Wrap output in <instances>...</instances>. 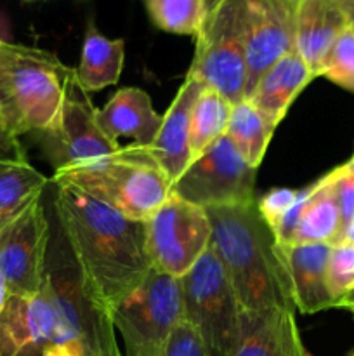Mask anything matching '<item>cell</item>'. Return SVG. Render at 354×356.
<instances>
[{
	"label": "cell",
	"instance_id": "6da1fadb",
	"mask_svg": "<svg viewBox=\"0 0 354 356\" xmlns=\"http://www.w3.org/2000/svg\"><path fill=\"white\" fill-rule=\"evenodd\" d=\"M54 184L56 221L87 291L111 315L151 270L144 221L113 211L71 184Z\"/></svg>",
	"mask_w": 354,
	"mask_h": 356
},
{
	"label": "cell",
	"instance_id": "7a4b0ae2",
	"mask_svg": "<svg viewBox=\"0 0 354 356\" xmlns=\"http://www.w3.org/2000/svg\"><path fill=\"white\" fill-rule=\"evenodd\" d=\"M210 249L221 261L239 306L246 312H295L285 250L271 226L250 204L207 209Z\"/></svg>",
	"mask_w": 354,
	"mask_h": 356
},
{
	"label": "cell",
	"instance_id": "3957f363",
	"mask_svg": "<svg viewBox=\"0 0 354 356\" xmlns=\"http://www.w3.org/2000/svg\"><path fill=\"white\" fill-rule=\"evenodd\" d=\"M75 68L56 54L26 45H0V117L16 136L54 124Z\"/></svg>",
	"mask_w": 354,
	"mask_h": 356
},
{
	"label": "cell",
	"instance_id": "277c9868",
	"mask_svg": "<svg viewBox=\"0 0 354 356\" xmlns=\"http://www.w3.org/2000/svg\"><path fill=\"white\" fill-rule=\"evenodd\" d=\"M52 183L76 186L135 221H146L172 193L169 177L134 145L121 148L111 159L56 170Z\"/></svg>",
	"mask_w": 354,
	"mask_h": 356
},
{
	"label": "cell",
	"instance_id": "5b68a950",
	"mask_svg": "<svg viewBox=\"0 0 354 356\" xmlns=\"http://www.w3.org/2000/svg\"><path fill=\"white\" fill-rule=\"evenodd\" d=\"M49 242L44 289L51 296L58 315L82 356H124L115 337L111 315L92 298L83 284L61 226Z\"/></svg>",
	"mask_w": 354,
	"mask_h": 356
},
{
	"label": "cell",
	"instance_id": "8992f818",
	"mask_svg": "<svg viewBox=\"0 0 354 356\" xmlns=\"http://www.w3.org/2000/svg\"><path fill=\"white\" fill-rule=\"evenodd\" d=\"M180 280L183 320L198 334L212 356H228L239 334L243 308L214 250L194 263Z\"/></svg>",
	"mask_w": 354,
	"mask_h": 356
},
{
	"label": "cell",
	"instance_id": "52a82bcc",
	"mask_svg": "<svg viewBox=\"0 0 354 356\" xmlns=\"http://www.w3.org/2000/svg\"><path fill=\"white\" fill-rule=\"evenodd\" d=\"M187 75L231 104L245 99L246 44L243 0H222L205 16Z\"/></svg>",
	"mask_w": 354,
	"mask_h": 356
},
{
	"label": "cell",
	"instance_id": "ba28073f",
	"mask_svg": "<svg viewBox=\"0 0 354 356\" xmlns=\"http://www.w3.org/2000/svg\"><path fill=\"white\" fill-rule=\"evenodd\" d=\"M125 356H160L172 330L183 322L180 280L149 270L142 284L111 313Z\"/></svg>",
	"mask_w": 354,
	"mask_h": 356
},
{
	"label": "cell",
	"instance_id": "9c48e42d",
	"mask_svg": "<svg viewBox=\"0 0 354 356\" xmlns=\"http://www.w3.org/2000/svg\"><path fill=\"white\" fill-rule=\"evenodd\" d=\"M37 138L45 155L56 165V170L111 159L121 149L118 143L108 138L101 129L97 110L90 101L89 92L76 80L75 72L69 76L54 124L45 131L37 132Z\"/></svg>",
	"mask_w": 354,
	"mask_h": 356
},
{
	"label": "cell",
	"instance_id": "30bf717a",
	"mask_svg": "<svg viewBox=\"0 0 354 356\" xmlns=\"http://www.w3.org/2000/svg\"><path fill=\"white\" fill-rule=\"evenodd\" d=\"M146 252L153 270L180 278L210 247L212 226L205 209L170 197L144 221Z\"/></svg>",
	"mask_w": 354,
	"mask_h": 356
},
{
	"label": "cell",
	"instance_id": "8fae6325",
	"mask_svg": "<svg viewBox=\"0 0 354 356\" xmlns=\"http://www.w3.org/2000/svg\"><path fill=\"white\" fill-rule=\"evenodd\" d=\"M255 176L257 169L246 163L224 134L186 167L170 191L205 211L243 205L255 200Z\"/></svg>",
	"mask_w": 354,
	"mask_h": 356
},
{
	"label": "cell",
	"instance_id": "7c38bea8",
	"mask_svg": "<svg viewBox=\"0 0 354 356\" xmlns=\"http://www.w3.org/2000/svg\"><path fill=\"white\" fill-rule=\"evenodd\" d=\"M51 221L38 198L0 235V277L9 294L33 296L44 285Z\"/></svg>",
	"mask_w": 354,
	"mask_h": 356
},
{
	"label": "cell",
	"instance_id": "4fadbf2b",
	"mask_svg": "<svg viewBox=\"0 0 354 356\" xmlns=\"http://www.w3.org/2000/svg\"><path fill=\"white\" fill-rule=\"evenodd\" d=\"M298 0H243L246 44L245 99L278 59L295 51Z\"/></svg>",
	"mask_w": 354,
	"mask_h": 356
},
{
	"label": "cell",
	"instance_id": "5bb4252c",
	"mask_svg": "<svg viewBox=\"0 0 354 356\" xmlns=\"http://www.w3.org/2000/svg\"><path fill=\"white\" fill-rule=\"evenodd\" d=\"M52 344H71L51 296L9 294L0 313V356H42Z\"/></svg>",
	"mask_w": 354,
	"mask_h": 356
},
{
	"label": "cell",
	"instance_id": "9a60e30c",
	"mask_svg": "<svg viewBox=\"0 0 354 356\" xmlns=\"http://www.w3.org/2000/svg\"><path fill=\"white\" fill-rule=\"evenodd\" d=\"M203 83L198 82L194 76L186 75L184 82L180 83L172 104L169 106L167 113L163 115L162 125L153 139V143L146 148H135L149 160L155 163L163 174L174 183L179 179L180 174L186 170L191 163L189 153V120L191 110L203 90Z\"/></svg>",
	"mask_w": 354,
	"mask_h": 356
},
{
	"label": "cell",
	"instance_id": "2e32d148",
	"mask_svg": "<svg viewBox=\"0 0 354 356\" xmlns=\"http://www.w3.org/2000/svg\"><path fill=\"white\" fill-rule=\"evenodd\" d=\"M228 356H312L298 334L295 312H242L239 334Z\"/></svg>",
	"mask_w": 354,
	"mask_h": 356
},
{
	"label": "cell",
	"instance_id": "e0dca14e",
	"mask_svg": "<svg viewBox=\"0 0 354 356\" xmlns=\"http://www.w3.org/2000/svg\"><path fill=\"white\" fill-rule=\"evenodd\" d=\"M349 26L339 0H298L295 52L316 76L332 45Z\"/></svg>",
	"mask_w": 354,
	"mask_h": 356
},
{
	"label": "cell",
	"instance_id": "ac0fdd59",
	"mask_svg": "<svg viewBox=\"0 0 354 356\" xmlns=\"http://www.w3.org/2000/svg\"><path fill=\"white\" fill-rule=\"evenodd\" d=\"M163 117L153 108L151 96L139 87H121L101 110L97 122L108 138H130L134 146L146 148L156 138Z\"/></svg>",
	"mask_w": 354,
	"mask_h": 356
},
{
	"label": "cell",
	"instance_id": "d6986e66",
	"mask_svg": "<svg viewBox=\"0 0 354 356\" xmlns=\"http://www.w3.org/2000/svg\"><path fill=\"white\" fill-rule=\"evenodd\" d=\"M294 289L295 308L305 315L335 308L326 284L332 243H294L283 247Z\"/></svg>",
	"mask_w": 354,
	"mask_h": 356
},
{
	"label": "cell",
	"instance_id": "ffe728a7",
	"mask_svg": "<svg viewBox=\"0 0 354 356\" xmlns=\"http://www.w3.org/2000/svg\"><path fill=\"white\" fill-rule=\"evenodd\" d=\"M314 79L304 59L292 51L262 73L246 99L278 127L292 103Z\"/></svg>",
	"mask_w": 354,
	"mask_h": 356
},
{
	"label": "cell",
	"instance_id": "44dd1931",
	"mask_svg": "<svg viewBox=\"0 0 354 356\" xmlns=\"http://www.w3.org/2000/svg\"><path fill=\"white\" fill-rule=\"evenodd\" d=\"M311 193L294 232V243H335L340 233V212L335 195V169L311 183Z\"/></svg>",
	"mask_w": 354,
	"mask_h": 356
},
{
	"label": "cell",
	"instance_id": "7402d4cb",
	"mask_svg": "<svg viewBox=\"0 0 354 356\" xmlns=\"http://www.w3.org/2000/svg\"><path fill=\"white\" fill-rule=\"evenodd\" d=\"M125 61V42L108 38L90 23L85 31L75 76L87 92H96L120 80Z\"/></svg>",
	"mask_w": 354,
	"mask_h": 356
},
{
	"label": "cell",
	"instance_id": "603a6c76",
	"mask_svg": "<svg viewBox=\"0 0 354 356\" xmlns=\"http://www.w3.org/2000/svg\"><path fill=\"white\" fill-rule=\"evenodd\" d=\"M47 184V177L28 160H0V226H7L42 198Z\"/></svg>",
	"mask_w": 354,
	"mask_h": 356
},
{
	"label": "cell",
	"instance_id": "cb8c5ba5",
	"mask_svg": "<svg viewBox=\"0 0 354 356\" xmlns=\"http://www.w3.org/2000/svg\"><path fill=\"white\" fill-rule=\"evenodd\" d=\"M274 131L276 125L271 124L248 99L233 104L226 138L253 169H259L262 163Z\"/></svg>",
	"mask_w": 354,
	"mask_h": 356
},
{
	"label": "cell",
	"instance_id": "d4e9b609",
	"mask_svg": "<svg viewBox=\"0 0 354 356\" xmlns=\"http://www.w3.org/2000/svg\"><path fill=\"white\" fill-rule=\"evenodd\" d=\"M233 104L212 87H203L191 110L189 153L191 162L226 134Z\"/></svg>",
	"mask_w": 354,
	"mask_h": 356
},
{
	"label": "cell",
	"instance_id": "484cf974",
	"mask_svg": "<svg viewBox=\"0 0 354 356\" xmlns=\"http://www.w3.org/2000/svg\"><path fill=\"white\" fill-rule=\"evenodd\" d=\"M158 30L196 37L205 19L203 0H141Z\"/></svg>",
	"mask_w": 354,
	"mask_h": 356
},
{
	"label": "cell",
	"instance_id": "4316f807",
	"mask_svg": "<svg viewBox=\"0 0 354 356\" xmlns=\"http://www.w3.org/2000/svg\"><path fill=\"white\" fill-rule=\"evenodd\" d=\"M342 89L354 92V26L340 33L326 54L319 75Z\"/></svg>",
	"mask_w": 354,
	"mask_h": 356
},
{
	"label": "cell",
	"instance_id": "83f0119b",
	"mask_svg": "<svg viewBox=\"0 0 354 356\" xmlns=\"http://www.w3.org/2000/svg\"><path fill=\"white\" fill-rule=\"evenodd\" d=\"M326 284L332 298L335 299V308L344 296L354 291V243L339 242L332 245L326 266Z\"/></svg>",
	"mask_w": 354,
	"mask_h": 356
},
{
	"label": "cell",
	"instance_id": "f1b7e54d",
	"mask_svg": "<svg viewBox=\"0 0 354 356\" xmlns=\"http://www.w3.org/2000/svg\"><path fill=\"white\" fill-rule=\"evenodd\" d=\"M335 195L340 212V233L335 242L339 243L354 219V159L335 167Z\"/></svg>",
	"mask_w": 354,
	"mask_h": 356
},
{
	"label": "cell",
	"instance_id": "f546056e",
	"mask_svg": "<svg viewBox=\"0 0 354 356\" xmlns=\"http://www.w3.org/2000/svg\"><path fill=\"white\" fill-rule=\"evenodd\" d=\"M297 191L298 190H292V188H274L257 200V209H259L260 216L273 232L281 225L287 212L294 205Z\"/></svg>",
	"mask_w": 354,
	"mask_h": 356
},
{
	"label": "cell",
	"instance_id": "4dcf8cb0",
	"mask_svg": "<svg viewBox=\"0 0 354 356\" xmlns=\"http://www.w3.org/2000/svg\"><path fill=\"white\" fill-rule=\"evenodd\" d=\"M160 356H212L187 322H180L170 334Z\"/></svg>",
	"mask_w": 354,
	"mask_h": 356
},
{
	"label": "cell",
	"instance_id": "1f68e13d",
	"mask_svg": "<svg viewBox=\"0 0 354 356\" xmlns=\"http://www.w3.org/2000/svg\"><path fill=\"white\" fill-rule=\"evenodd\" d=\"M0 160H26L19 136H16L7 127L2 117H0Z\"/></svg>",
	"mask_w": 354,
	"mask_h": 356
},
{
	"label": "cell",
	"instance_id": "d6a6232c",
	"mask_svg": "<svg viewBox=\"0 0 354 356\" xmlns=\"http://www.w3.org/2000/svg\"><path fill=\"white\" fill-rule=\"evenodd\" d=\"M42 356H82V353L71 344H52L45 348Z\"/></svg>",
	"mask_w": 354,
	"mask_h": 356
},
{
	"label": "cell",
	"instance_id": "836d02e7",
	"mask_svg": "<svg viewBox=\"0 0 354 356\" xmlns=\"http://www.w3.org/2000/svg\"><path fill=\"white\" fill-rule=\"evenodd\" d=\"M337 308H342V309H347V312L354 313V291H351L349 294L344 296V298L339 301V305H337Z\"/></svg>",
	"mask_w": 354,
	"mask_h": 356
},
{
	"label": "cell",
	"instance_id": "e575fe53",
	"mask_svg": "<svg viewBox=\"0 0 354 356\" xmlns=\"http://www.w3.org/2000/svg\"><path fill=\"white\" fill-rule=\"evenodd\" d=\"M342 9L346 10L347 17L351 21V26H354V0H339Z\"/></svg>",
	"mask_w": 354,
	"mask_h": 356
},
{
	"label": "cell",
	"instance_id": "d590c367",
	"mask_svg": "<svg viewBox=\"0 0 354 356\" xmlns=\"http://www.w3.org/2000/svg\"><path fill=\"white\" fill-rule=\"evenodd\" d=\"M7 298H9V289H7V285H6V282H3V278L0 277V313H2L3 306H6Z\"/></svg>",
	"mask_w": 354,
	"mask_h": 356
},
{
	"label": "cell",
	"instance_id": "8d00e7d4",
	"mask_svg": "<svg viewBox=\"0 0 354 356\" xmlns=\"http://www.w3.org/2000/svg\"><path fill=\"white\" fill-rule=\"evenodd\" d=\"M342 242H353L354 243V219H353V222L349 225V228L346 229V233H344Z\"/></svg>",
	"mask_w": 354,
	"mask_h": 356
},
{
	"label": "cell",
	"instance_id": "74e56055",
	"mask_svg": "<svg viewBox=\"0 0 354 356\" xmlns=\"http://www.w3.org/2000/svg\"><path fill=\"white\" fill-rule=\"evenodd\" d=\"M203 2H205V14H208V13H212V10H214L215 7L222 2V0H203Z\"/></svg>",
	"mask_w": 354,
	"mask_h": 356
},
{
	"label": "cell",
	"instance_id": "f35d334b",
	"mask_svg": "<svg viewBox=\"0 0 354 356\" xmlns=\"http://www.w3.org/2000/svg\"><path fill=\"white\" fill-rule=\"evenodd\" d=\"M346 356H354V346H353V350H351V351H349V353H347Z\"/></svg>",
	"mask_w": 354,
	"mask_h": 356
},
{
	"label": "cell",
	"instance_id": "ab89813d",
	"mask_svg": "<svg viewBox=\"0 0 354 356\" xmlns=\"http://www.w3.org/2000/svg\"><path fill=\"white\" fill-rule=\"evenodd\" d=\"M3 228H6V226H0V235H2V232H3Z\"/></svg>",
	"mask_w": 354,
	"mask_h": 356
},
{
	"label": "cell",
	"instance_id": "60d3db41",
	"mask_svg": "<svg viewBox=\"0 0 354 356\" xmlns=\"http://www.w3.org/2000/svg\"><path fill=\"white\" fill-rule=\"evenodd\" d=\"M3 44V40H2V38H0V45H2Z\"/></svg>",
	"mask_w": 354,
	"mask_h": 356
},
{
	"label": "cell",
	"instance_id": "b9f144b4",
	"mask_svg": "<svg viewBox=\"0 0 354 356\" xmlns=\"http://www.w3.org/2000/svg\"><path fill=\"white\" fill-rule=\"evenodd\" d=\"M353 159H354V155H353Z\"/></svg>",
	"mask_w": 354,
	"mask_h": 356
},
{
	"label": "cell",
	"instance_id": "7bdbcfd3",
	"mask_svg": "<svg viewBox=\"0 0 354 356\" xmlns=\"http://www.w3.org/2000/svg\"><path fill=\"white\" fill-rule=\"evenodd\" d=\"M353 315H354V313H353Z\"/></svg>",
	"mask_w": 354,
	"mask_h": 356
}]
</instances>
